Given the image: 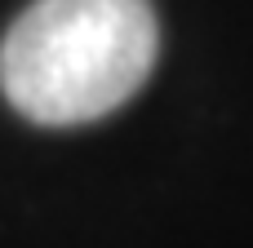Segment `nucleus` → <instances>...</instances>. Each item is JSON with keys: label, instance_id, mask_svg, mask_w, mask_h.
Returning a JSON list of instances; mask_svg holds the SVG:
<instances>
[{"label": "nucleus", "instance_id": "obj_1", "mask_svg": "<svg viewBox=\"0 0 253 248\" xmlns=\"http://www.w3.org/2000/svg\"><path fill=\"white\" fill-rule=\"evenodd\" d=\"M156 53L151 0H31L0 40V93L31 124H89L147 84Z\"/></svg>", "mask_w": 253, "mask_h": 248}]
</instances>
